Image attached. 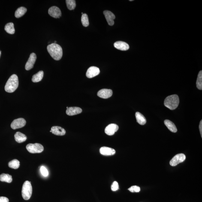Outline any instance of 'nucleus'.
<instances>
[{"label": "nucleus", "instance_id": "6ab92c4d", "mask_svg": "<svg viewBox=\"0 0 202 202\" xmlns=\"http://www.w3.org/2000/svg\"><path fill=\"white\" fill-rule=\"evenodd\" d=\"M164 123L165 125L173 133H176L177 132V130L176 125L171 121L166 119L164 121Z\"/></svg>", "mask_w": 202, "mask_h": 202}, {"label": "nucleus", "instance_id": "bb28decb", "mask_svg": "<svg viewBox=\"0 0 202 202\" xmlns=\"http://www.w3.org/2000/svg\"><path fill=\"white\" fill-rule=\"evenodd\" d=\"M196 85L198 89L200 90L202 89V71L199 72L197 79Z\"/></svg>", "mask_w": 202, "mask_h": 202}, {"label": "nucleus", "instance_id": "a878e982", "mask_svg": "<svg viewBox=\"0 0 202 202\" xmlns=\"http://www.w3.org/2000/svg\"><path fill=\"white\" fill-rule=\"evenodd\" d=\"M66 2L67 8L69 10H72L75 8L76 3L75 0H66Z\"/></svg>", "mask_w": 202, "mask_h": 202}, {"label": "nucleus", "instance_id": "7ed1b4c3", "mask_svg": "<svg viewBox=\"0 0 202 202\" xmlns=\"http://www.w3.org/2000/svg\"><path fill=\"white\" fill-rule=\"evenodd\" d=\"M179 103V97L176 94L168 96L166 97L164 102L165 106L171 110L176 109Z\"/></svg>", "mask_w": 202, "mask_h": 202}, {"label": "nucleus", "instance_id": "f8f14e48", "mask_svg": "<svg viewBox=\"0 0 202 202\" xmlns=\"http://www.w3.org/2000/svg\"><path fill=\"white\" fill-rule=\"evenodd\" d=\"M103 14L104 15L108 24L109 25L112 26L114 24V19H115V16L112 12L109 10H104Z\"/></svg>", "mask_w": 202, "mask_h": 202}, {"label": "nucleus", "instance_id": "72a5a7b5", "mask_svg": "<svg viewBox=\"0 0 202 202\" xmlns=\"http://www.w3.org/2000/svg\"><path fill=\"white\" fill-rule=\"evenodd\" d=\"M1 51H0V57H1Z\"/></svg>", "mask_w": 202, "mask_h": 202}, {"label": "nucleus", "instance_id": "423d86ee", "mask_svg": "<svg viewBox=\"0 0 202 202\" xmlns=\"http://www.w3.org/2000/svg\"><path fill=\"white\" fill-rule=\"evenodd\" d=\"M186 159V156L183 154H177L170 161V164L172 166L177 165L180 163L183 162Z\"/></svg>", "mask_w": 202, "mask_h": 202}, {"label": "nucleus", "instance_id": "f03ea898", "mask_svg": "<svg viewBox=\"0 0 202 202\" xmlns=\"http://www.w3.org/2000/svg\"><path fill=\"white\" fill-rule=\"evenodd\" d=\"M19 79L16 75H12L6 83L4 89L6 92L12 93L14 92L19 86Z\"/></svg>", "mask_w": 202, "mask_h": 202}, {"label": "nucleus", "instance_id": "2f4dec72", "mask_svg": "<svg viewBox=\"0 0 202 202\" xmlns=\"http://www.w3.org/2000/svg\"><path fill=\"white\" fill-rule=\"evenodd\" d=\"M9 199L7 198L0 197V202H9Z\"/></svg>", "mask_w": 202, "mask_h": 202}, {"label": "nucleus", "instance_id": "aec40b11", "mask_svg": "<svg viewBox=\"0 0 202 202\" xmlns=\"http://www.w3.org/2000/svg\"><path fill=\"white\" fill-rule=\"evenodd\" d=\"M135 116L137 122L140 125H144L146 123V118L142 113L139 112H136Z\"/></svg>", "mask_w": 202, "mask_h": 202}, {"label": "nucleus", "instance_id": "ddd939ff", "mask_svg": "<svg viewBox=\"0 0 202 202\" xmlns=\"http://www.w3.org/2000/svg\"><path fill=\"white\" fill-rule=\"evenodd\" d=\"M113 91L111 89H103L98 91L97 95L100 98L106 99L111 97Z\"/></svg>", "mask_w": 202, "mask_h": 202}, {"label": "nucleus", "instance_id": "c85d7f7f", "mask_svg": "<svg viewBox=\"0 0 202 202\" xmlns=\"http://www.w3.org/2000/svg\"><path fill=\"white\" fill-rule=\"evenodd\" d=\"M128 190L131 192H139L140 191V188L137 186H133L129 188Z\"/></svg>", "mask_w": 202, "mask_h": 202}, {"label": "nucleus", "instance_id": "412c9836", "mask_svg": "<svg viewBox=\"0 0 202 202\" xmlns=\"http://www.w3.org/2000/svg\"><path fill=\"white\" fill-rule=\"evenodd\" d=\"M0 181L10 183L13 181V178L11 175L7 174L2 173L0 175Z\"/></svg>", "mask_w": 202, "mask_h": 202}, {"label": "nucleus", "instance_id": "cd10ccee", "mask_svg": "<svg viewBox=\"0 0 202 202\" xmlns=\"http://www.w3.org/2000/svg\"><path fill=\"white\" fill-rule=\"evenodd\" d=\"M81 22L83 26L86 27L89 25V19H88V15L86 13H83L82 14Z\"/></svg>", "mask_w": 202, "mask_h": 202}, {"label": "nucleus", "instance_id": "473e14b6", "mask_svg": "<svg viewBox=\"0 0 202 202\" xmlns=\"http://www.w3.org/2000/svg\"><path fill=\"white\" fill-rule=\"evenodd\" d=\"M199 129H200L201 135V137L202 136V121H200V125H199Z\"/></svg>", "mask_w": 202, "mask_h": 202}, {"label": "nucleus", "instance_id": "f257e3e1", "mask_svg": "<svg viewBox=\"0 0 202 202\" xmlns=\"http://www.w3.org/2000/svg\"><path fill=\"white\" fill-rule=\"evenodd\" d=\"M48 52L52 57L55 60H59L63 56L62 48L57 43H51L47 46Z\"/></svg>", "mask_w": 202, "mask_h": 202}, {"label": "nucleus", "instance_id": "a211bd4d", "mask_svg": "<svg viewBox=\"0 0 202 202\" xmlns=\"http://www.w3.org/2000/svg\"><path fill=\"white\" fill-rule=\"evenodd\" d=\"M14 138L16 141L19 143L25 142L27 139L26 136L25 134L19 132H17L15 134Z\"/></svg>", "mask_w": 202, "mask_h": 202}, {"label": "nucleus", "instance_id": "5701e85b", "mask_svg": "<svg viewBox=\"0 0 202 202\" xmlns=\"http://www.w3.org/2000/svg\"><path fill=\"white\" fill-rule=\"evenodd\" d=\"M44 73L43 71H40L37 74L34 75L32 78V81L34 82H38L42 79Z\"/></svg>", "mask_w": 202, "mask_h": 202}, {"label": "nucleus", "instance_id": "4be33fe9", "mask_svg": "<svg viewBox=\"0 0 202 202\" xmlns=\"http://www.w3.org/2000/svg\"><path fill=\"white\" fill-rule=\"evenodd\" d=\"M6 32L10 34H13L15 32L14 24L13 22H9L5 25L4 28Z\"/></svg>", "mask_w": 202, "mask_h": 202}, {"label": "nucleus", "instance_id": "39448f33", "mask_svg": "<svg viewBox=\"0 0 202 202\" xmlns=\"http://www.w3.org/2000/svg\"><path fill=\"white\" fill-rule=\"evenodd\" d=\"M26 149L31 153H40L44 150V148L40 143H30L27 145Z\"/></svg>", "mask_w": 202, "mask_h": 202}, {"label": "nucleus", "instance_id": "20e7f679", "mask_svg": "<svg viewBox=\"0 0 202 202\" xmlns=\"http://www.w3.org/2000/svg\"><path fill=\"white\" fill-rule=\"evenodd\" d=\"M32 193V187L31 182L25 181L22 185V196L24 200H28L31 198Z\"/></svg>", "mask_w": 202, "mask_h": 202}, {"label": "nucleus", "instance_id": "2eb2a0df", "mask_svg": "<svg viewBox=\"0 0 202 202\" xmlns=\"http://www.w3.org/2000/svg\"><path fill=\"white\" fill-rule=\"evenodd\" d=\"M114 46L116 49L122 51H127L130 47L128 43L122 41H117L114 43Z\"/></svg>", "mask_w": 202, "mask_h": 202}, {"label": "nucleus", "instance_id": "393cba45", "mask_svg": "<svg viewBox=\"0 0 202 202\" xmlns=\"http://www.w3.org/2000/svg\"><path fill=\"white\" fill-rule=\"evenodd\" d=\"M20 165V162L16 159H14L10 162L8 163V166L10 168L16 169L19 168Z\"/></svg>", "mask_w": 202, "mask_h": 202}, {"label": "nucleus", "instance_id": "0eeeda50", "mask_svg": "<svg viewBox=\"0 0 202 202\" xmlns=\"http://www.w3.org/2000/svg\"><path fill=\"white\" fill-rule=\"evenodd\" d=\"M26 122L25 120L22 118H19L14 120L12 122L10 127L13 130L22 128L26 124Z\"/></svg>", "mask_w": 202, "mask_h": 202}, {"label": "nucleus", "instance_id": "c756f323", "mask_svg": "<svg viewBox=\"0 0 202 202\" xmlns=\"http://www.w3.org/2000/svg\"><path fill=\"white\" fill-rule=\"evenodd\" d=\"M40 171L43 176L47 177L48 175V171L44 166H42L40 167Z\"/></svg>", "mask_w": 202, "mask_h": 202}, {"label": "nucleus", "instance_id": "1a4fd4ad", "mask_svg": "<svg viewBox=\"0 0 202 202\" xmlns=\"http://www.w3.org/2000/svg\"><path fill=\"white\" fill-rule=\"evenodd\" d=\"M100 70L98 67L92 66L88 68L86 72V77L89 78H91L95 76L98 75L99 74Z\"/></svg>", "mask_w": 202, "mask_h": 202}, {"label": "nucleus", "instance_id": "f704fd0d", "mask_svg": "<svg viewBox=\"0 0 202 202\" xmlns=\"http://www.w3.org/2000/svg\"><path fill=\"white\" fill-rule=\"evenodd\" d=\"M57 43V41H55L54 42V43Z\"/></svg>", "mask_w": 202, "mask_h": 202}, {"label": "nucleus", "instance_id": "c9c22d12", "mask_svg": "<svg viewBox=\"0 0 202 202\" xmlns=\"http://www.w3.org/2000/svg\"><path fill=\"white\" fill-rule=\"evenodd\" d=\"M130 1H133V0H130Z\"/></svg>", "mask_w": 202, "mask_h": 202}, {"label": "nucleus", "instance_id": "f3484780", "mask_svg": "<svg viewBox=\"0 0 202 202\" xmlns=\"http://www.w3.org/2000/svg\"><path fill=\"white\" fill-rule=\"evenodd\" d=\"M100 152L102 155L108 156L114 155L116 151L112 148L104 146L100 148Z\"/></svg>", "mask_w": 202, "mask_h": 202}, {"label": "nucleus", "instance_id": "9b49d317", "mask_svg": "<svg viewBox=\"0 0 202 202\" xmlns=\"http://www.w3.org/2000/svg\"><path fill=\"white\" fill-rule=\"evenodd\" d=\"M119 127L116 124H109L105 129V133L109 136H112L118 131Z\"/></svg>", "mask_w": 202, "mask_h": 202}, {"label": "nucleus", "instance_id": "7c9ffc66", "mask_svg": "<svg viewBox=\"0 0 202 202\" xmlns=\"http://www.w3.org/2000/svg\"><path fill=\"white\" fill-rule=\"evenodd\" d=\"M111 188V190L112 191H117L119 189V185H118V183L116 182V181L114 182L112 184Z\"/></svg>", "mask_w": 202, "mask_h": 202}, {"label": "nucleus", "instance_id": "dca6fc26", "mask_svg": "<svg viewBox=\"0 0 202 202\" xmlns=\"http://www.w3.org/2000/svg\"><path fill=\"white\" fill-rule=\"evenodd\" d=\"M82 112V109L80 107H69L67 109L66 111V113L69 116H73V115L81 113Z\"/></svg>", "mask_w": 202, "mask_h": 202}, {"label": "nucleus", "instance_id": "e433bc0d", "mask_svg": "<svg viewBox=\"0 0 202 202\" xmlns=\"http://www.w3.org/2000/svg\"><path fill=\"white\" fill-rule=\"evenodd\" d=\"M68 107H66V108H67V109H68Z\"/></svg>", "mask_w": 202, "mask_h": 202}, {"label": "nucleus", "instance_id": "6e6552de", "mask_svg": "<svg viewBox=\"0 0 202 202\" xmlns=\"http://www.w3.org/2000/svg\"><path fill=\"white\" fill-rule=\"evenodd\" d=\"M37 55L35 53H32L31 54L29 58H28L25 65V69L27 70H29L33 68L36 60Z\"/></svg>", "mask_w": 202, "mask_h": 202}, {"label": "nucleus", "instance_id": "4468645a", "mask_svg": "<svg viewBox=\"0 0 202 202\" xmlns=\"http://www.w3.org/2000/svg\"><path fill=\"white\" fill-rule=\"evenodd\" d=\"M50 132L57 136H64L66 134L65 130L59 126H53L51 128Z\"/></svg>", "mask_w": 202, "mask_h": 202}, {"label": "nucleus", "instance_id": "b1692460", "mask_svg": "<svg viewBox=\"0 0 202 202\" xmlns=\"http://www.w3.org/2000/svg\"><path fill=\"white\" fill-rule=\"evenodd\" d=\"M27 9L24 7H20L18 8L15 12V16L16 18L22 17L26 13Z\"/></svg>", "mask_w": 202, "mask_h": 202}, {"label": "nucleus", "instance_id": "9d476101", "mask_svg": "<svg viewBox=\"0 0 202 202\" xmlns=\"http://www.w3.org/2000/svg\"><path fill=\"white\" fill-rule=\"evenodd\" d=\"M48 13L52 17L57 19L61 16V12L59 7L56 6H53L49 8Z\"/></svg>", "mask_w": 202, "mask_h": 202}]
</instances>
